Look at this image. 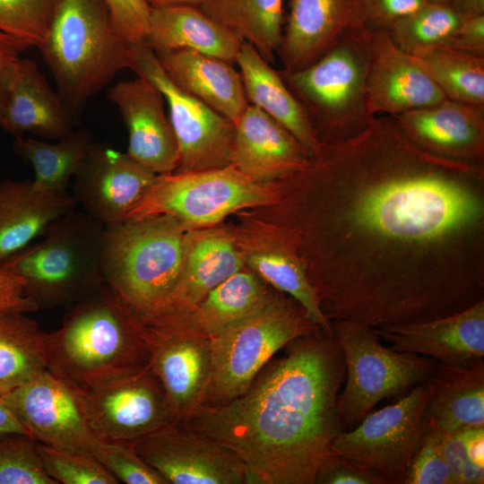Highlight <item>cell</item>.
Instances as JSON below:
<instances>
[{"mask_svg":"<svg viewBox=\"0 0 484 484\" xmlns=\"http://www.w3.org/2000/svg\"><path fill=\"white\" fill-rule=\"evenodd\" d=\"M1 396L39 443L96 455L102 442L89 428L73 391L48 369Z\"/></svg>","mask_w":484,"mask_h":484,"instance_id":"cell-16","label":"cell"},{"mask_svg":"<svg viewBox=\"0 0 484 484\" xmlns=\"http://www.w3.org/2000/svg\"><path fill=\"white\" fill-rule=\"evenodd\" d=\"M104 225L75 210L56 220L44 238L1 265L19 276L38 307L68 308L106 283L101 268Z\"/></svg>","mask_w":484,"mask_h":484,"instance_id":"cell-6","label":"cell"},{"mask_svg":"<svg viewBox=\"0 0 484 484\" xmlns=\"http://www.w3.org/2000/svg\"><path fill=\"white\" fill-rule=\"evenodd\" d=\"M331 326L345 364L346 382L338 399L344 430L357 426L382 400L402 397L426 383L436 367L434 359L383 345L368 324L334 320Z\"/></svg>","mask_w":484,"mask_h":484,"instance_id":"cell-9","label":"cell"},{"mask_svg":"<svg viewBox=\"0 0 484 484\" xmlns=\"http://www.w3.org/2000/svg\"><path fill=\"white\" fill-rule=\"evenodd\" d=\"M128 68L153 84L169 106L179 161L175 172L221 169L230 165L235 125L178 88L144 42L129 44Z\"/></svg>","mask_w":484,"mask_h":484,"instance_id":"cell-12","label":"cell"},{"mask_svg":"<svg viewBox=\"0 0 484 484\" xmlns=\"http://www.w3.org/2000/svg\"><path fill=\"white\" fill-rule=\"evenodd\" d=\"M276 183L272 222L328 321L381 328L484 300V164L432 154L381 115Z\"/></svg>","mask_w":484,"mask_h":484,"instance_id":"cell-1","label":"cell"},{"mask_svg":"<svg viewBox=\"0 0 484 484\" xmlns=\"http://www.w3.org/2000/svg\"><path fill=\"white\" fill-rule=\"evenodd\" d=\"M277 56L286 71L304 69L351 30L365 29L361 0H290Z\"/></svg>","mask_w":484,"mask_h":484,"instance_id":"cell-22","label":"cell"},{"mask_svg":"<svg viewBox=\"0 0 484 484\" xmlns=\"http://www.w3.org/2000/svg\"><path fill=\"white\" fill-rule=\"evenodd\" d=\"M118 33L128 43L143 42L151 7L146 0H104Z\"/></svg>","mask_w":484,"mask_h":484,"instance_id":"cell-43","label":"cell"},{"mask_svg":"<svg viewBox=\"0 0 484 484\" xmlns=\"http://www.w3.org/2000/svg\"><path fill=\"white\" fill-rule=\"evenodd\" d=\"M284 0H203L198 6L273 65L281 43Z\"/></svg>","mask_w":484,"mask_h":484,"instance_id":"cell-33","label":"cell"},{"mask_svg":"<svg viewBox=\"0 0 484 484\" xmlns=\"http://www.w3.org/2000/svg\"><path fill=\"white\" fill-rule=\"evenodd\" d=\"M169 78L182 91L235 123L247 102L234 65L187 49L155 53Z\"/></svg>","mask_w":484,"mask_h":484,"instance_id":"cell-27","label":"cell"},{"mask_svg":"<svg viewBox=\"0 0 484 484\" xmlns=\"http://www.w3.org/2000/svg\"><path fill=\"white\" fill-rule=\"evenodd\" d=\"M448 4L462 20L484 15V0H449Z\"/></svg>","mask_w":484,"mask_h":484,"instance_id":"cell-51","label":"cell"},{"mask_svg":"<svg viewBox=\"0 0 484 484\" xmlns=\"http://www.w3.org/2000/svg\"><path fill=\"white\" fill-rule=\"evenodd\" d=\"M8 433H21L30 436L28 430L0 395V435Z\"/></svg>","mask_w":484,"mask_h":484,"instance_id":"cell-50","label":"cell"},{"mask_svg":"<svg viewBox=\"0 0 484 484\" xmlns=\"http://www.w3.org/2000/svg\"><path fill=\"white\" fill-rule=\"evenodd\" d=\"M275 290L245 266L211 290L190 314L176 319L213 337L261 309Z\"/></svg>","mask_w":484,"mask_h":484,"instance_id":"cell-32","label":"cell"},{"mask_svg":"<svg viewBox=\"0 0 484 484\" xmlns=\"http://www.w3.org/2000/svg\"><path fill=\"white\" fill-rule=\"evenodd\" d=\"M0 308L24 313L39 310L24 294L23 281L0 264Z\"/></svg>","mask_w":484,"mask_h":484,"instance_id":"cell-47","label":"cell"},{"mask_svg":"<svg viewBox=\"0 0 484 484\" xmlns=\"http://www.w3.org/2000/svg\"><path fill=\"white\" fill-rule=\"evenodd\" d=\"M28 48L25 43L0 31V114L21 55Z\"/></svg>","mask_w":484,"mask_h":484,"instance_id":"cell-48","label":"cell"},{"mask_svg":"<svg viewBox=\"0 0 484 484\" xmlns=\"http://www.w3.org/2000/svg\"><path fill=\"white\" fill-rule=\"evenodd\" d=\"M132 445L168 484H246L244 464L233 452L180 423Z\"/></svg>","mask_w":484,"mask_h":484,"instance_id":"cell-15","label":"cell"},{"mask_svg":"<svg viewBox=\"0 0 484 484\" xmlns=\"http://www.w3.org/2000/svg\"><path fill=\"white\" fill-rule=\"evenodd\" d=\"M319 327L298 301L275 290L257 312L211 337L212 374L204 404L242 394L280 350Z\"/></svg>","mask_w":484,"mask_h":484,"instance_id":"cell-8","label":"cell"},{"mask_svg":"<svg viewBox=\"0 0 484 484\" xmlns=\"http://www.w3.org/2000/svg\"><path fill=\"white\" fill-rule=\"evenodd\" d=\"M92 143L91 133L81 127L55 143L15 137L13 150L33 168L36 190L61 196L68 194L66 188Z\"/></svg>","mask_w":484,"mask_h":484,"instance_id":"cell-34","label":"cell"},{"mask_svg":"<svg viewBox=\"0 0 484 484\" xmlns=\"http://www.w3.org/2000/svg\"><path fill=\"white\" fill-rule=\"evenodd\" d=\"M76 117L30 59L21 58L0 114V127L15 137L31 134L58 140L74 130Z\"/></svg>","mask_w":484,"mask_h":484,"instance_id":"cell-26","label":"cell"},{"mask_svg":"<svg viewBox=\"0 0 484 484\" xmlns=\"http://www.w3.org/2000/svg\"><path fill=\"white\" fill-rule=\"evenodd\" d=\"M95 457L119 482L168 484L156 470L140 457L132 444L102 442Z\"/></svg>","mask_w":484,"mask_h":484,"instance_id":"cell-41","label":"cell"},{"mask_svg":"<svg viewBox=\"0 0 484 484\" xmlns=\"http://www.w3.org/2000/svg\"><path fill=\"white\" fill-rule=\"evenodd\" d=\"M447 47L484 57V15L463 20Z\"/></svg>","mask_w":484,"mask_h":484,"instance_id":"cell-49","label":"cell"},{"mask_svg":"<svg viewBox=\"0 0 484 484\" xmlns=\"http://www.w3.org/2000/svg\"><path fill=\"white\" fill-rule=\"evenodd\" d=\"M442 448L453 484L484 483V471L475 467L467 454L463 428L454 432L443 431Z\"/></svg>","mask_w":484,"mask_h":484,"instance_id":"cell-44","label":"cell"},{"mask_svg":"<svg viewBox=\"0 0 484 484\" xmlns=\"http://www.w3.org/2000/svg\"><path fill=\"white\" fill-rule=\"evenodd\" d=\"M428 402L426 383L398 402L370 411L353 428L341 432L332 451L377 478L405 484L411 462L422 443Z\"/></svg>","mask_w":484,"mask_h":484,"instance_id":"cell-11","label":"cell"},{"mask_svg":"<svg viewBox=\"0 0 484 484\" xmlns=\"http://www.w3.org/2000/svg\"><path fill=\"white\" fill-rule=\"evenodd\" d=\"M0 484H57L47 472L39 442L21 433L0 435Z\"/></svg>","mask_w":484,"mask_h":484,"instance_id":"cell-39","label":"cell"},{"mask_svg":"<svg viewBox=\"0 0 484 484\" xmlns=\"http://www.w3.org/2000/svg\"><path fill=\"white\" fill-rule=\"evenodd\" d=\"M158 175L109 143H94L73 179V198L104 226L124 221Z\"/></svg>","mask_w":484,"mask_h":484,"instance_id":"cell-17","label":"cell"},{"mask_svg":"<svg viewBox=\"0 0 484 484\" xmlns=\"http://www.w3.org/2000/svg\"><path fill=\"white\" fill-rule=\"evenodd\" d=\"M230 165L255 183L269 185L300 169L307 149L282 125L248 104L234 123Z\"/></svg>","mask_w":484,"mask_h":484,"instance_id":"cell-25","label":"cell"},{"mask_svg":"<svg viewBox=\"0 0 484 484\" xmlns=\"http://www.w3.org/2000/svg\"><path fill=\"white\" fill-rule=\"evenodd\" d=\"M315 484L382 483L369 472L332 451L319 466Z\"/></svg>","mask_w":484,"mask_h":484,"instance_id":"cell-46","label":"cell"},{"mask_svg":"<svg viewBox=\"0 0 484 484\" xmlns=\"http://www.w3.org/2000/svg\"><path fill=\"white\" fill-rule=\"evenodd\" d=\"M371 47L367 104L372 116L396 117L446 99L414 57L399 48L388 32H372Z\"/></svg>","mask_w":484,"mask_h":484,"instance_id":"cell-23","label":"cell"},{"mask_svg":"<svg viewBox=\"0 0 484 484\" xmlns=\"http://www.w3.org/2000/svg\"><path fill=\"white\" fill-rule=\"evenodd\" d=\"M71 390L89 428L101 442L133 444L178 423L151 367L89 392Z\"/></svg>","mask_w":484,"mask_h":484,"instance_id":"cell-13","label":"cell"},{"mask_svg":"<svg viewBox=\"0 0 484 484\" xmlns=\"http://www.w3.org/2000/svg\"><path fill=\"white\" fill-rule=\"evenodd\" d=\"M345 379L341 349L322 327L285 347L239 396L203 404L182 422L233 452L246 484H315L344 431L338 399Z\"/></svg>","mask_w":484,"mask_h":484,"instance_id":"cell-2","label":"cell"},{"mask_svg":"<svg viewBox=\"0 0 484 484\" xmlns=\"http://www.w3.org/2000/svg\"><path fill=\"white\" fill-rule=\"evenodd\" d=\"M426 385L428 421L444 432L484 426V362L469 366L437 362Z\"/></svg>","mask_w":484,"mask_h":484,"instance_id":"cell-31","label":"cell"},{"mask_svg":"<svg viewBox=\"0 0 484 484\" xmlns=\"http://www.w3.org/2000/svg\"><path fill=\"white\" fill-rule=\"evenodd\" d=\"M155 53L187 49L235 64L243 41L198 6L151 8L143 41Z\"/></svg>","mask_w":484,"mask_h":484,"instance_id":"cell-29","label":"cell"},{"mask_svg":"<svg viewBox=\"0 0 484 484\" xmlns=\"http://www.w3.org/2000/svg\"><path fill=\"white\" fill-rule=\"evenodd\" d=\"M393 117L423 150L448 160L484 164V105L446 99Z\"/></svg>","mask_w":484,"mask_h":484,"instance_id":"cell-24","label":"cell"},{"mask_svg":"<svg viewBox=\"0 0 484 484\" xmlns=\"http://www.w3.org/2000/svg\"><path fill=\"white\" fill-rule=\"evenodd\" d=\"M447 99L484 105V57L441 47L412 56Z\"/></svg>","mask_w":484,"mask_h":484,"instance_id":"cell-36","label":"cell"},{"mask_svg":"<svg viewBox=\"0 0 484 484\" xmlns=\"http://www.w3.org/2000/svg\"><path fill=\"white\" fill-rule=\"evenodd\" d=\"M24 312L0 308V394L47 369L45 332Z\"/></svg>","mask_w":484,"mask_h":484,"instance_id":"cell-35","label":"cell"},{"mask_svg":"<svg viewBox=\"0 0 484 484\" xmlns=\"http://www.w3.org/2000/svg\"><path fill=\"white\" fill-rule=\"evenodd\" d=\"M107 98L117 108L126 126V153L156 175L175 172L179 150L160 91L137 77L113 85Z\"/></svg>","mask_w":484,"mask_h":484,"instance_id":"cell-20","label":"cell"},{"mask_svg":"<svg viewBox=\"0 0 484 484\" xmlns=\"http://www.w3.org/2000/svg\"><path fill=\"white\" fill-rule=\"evenodd\" d=\"M375 331L397 351L450 366L484 362V300L453 315Z\"/></svg>","mask_w":484,"mask_h":484,"instance_id":"cell-21","label":"cell"},{"mask_svg":"<svg viewBox=\"0 0 484 484\" xmlns=\"http://www.w3.org/2000/svg\"><path fill=\"white\" fill-rule=\"evenodd\" d=\"M141 324L150 347V367L178 423L182 422L205 402L212 374V339L181 319Z\"/></svg>","mask_w":484,"mask_h":484,"instance_id":"cell-14","label":"cell"},{"mask_svg":"<svg viewBox=\"0 0 484 484\" xmlns=\"http://www.w3.org/2000/svg\"><path fill=\"white\" fill-rule=\"evenodd\" d=\"M48 474L57 484H117L116 477L93 455L39 443Z\"/></svg>","mask_w":484,"mask_h":484,"instance_id":"cell-40","label":"cell"},{"mask_svg":"<svg viewBox=\"0 0 484 484\" xmlns=\"http://www.w3.org/2000/svg\"><path fill=\"white\" fill-rule=\"evenodd\" d=\"M60 0H0V31L39 48L46 39Z\"/></svg>","mask_w":484,"mask_h":484,"instance_id":"cell-38","label":"cell"},{"mask_svg":"<svg viewBox=\"0 0 484 484\" xmlns=\"http://www.w3.org/2000/svg\"><path fill=\"white\" fill-rule=\"evenodd\" d=\"M151 8H160L174 5L199 6L203 0H146Z\"/></svg>","mask_w":484,"mask_h":484,"instance_id":"cell-52","label":"cell"},{"mask_svg":"<svg viewBox=\"0 0 484 484\" xmlns=\"http://www.w3.org/2000/svg\"><path fill=\"white\" fill-rule=\"evenodd\" d=\"M128 48L104 0H60L38 48L77 118L90 98L128 68Z\"/></svg>","mask_w":484,"mask_h":484,"instance_id":"cell-4","label":"cell"},{"mask_svg":"<svg viewBox=\"0 0 484 484\" xmlns=\"http://www.w3.org/2000/svg\"><path fill=\"white\" fill-rule=\"evenodd\" d=\"M428 3H435V4H448L449 0H424Z\"/></svg>","mask_w":484,"mask_h":484,"instance_id":"cell-53","label":"cell"},{"mask_svg":"<svg viewBox=\"0 0 484 484\" xmlns=\"http://www.w3.org/2000/svg\"><path fill=\"white\" fill-rule=\"evenodd\" d=\"M231 229L245 266L298 301L315 324L332 331L292 235L271 221H251Z\"/></svg>","mask_w":484,"mask_h":484,"instance_id":"cell-19","label":"cell"},{"mask_svg":"<svg viewBox=\"0 0 484 484\" xmlns=\"http://www.w3.org/2000/svg\"><path fill=\"white\" fill-rule=\"evenodd\" d=\"M462 21L448 4L427 3L396 22L388 34L399 48L414 56L447 47Z\"/></svg>","mask_w":484,"mask_h":484,"instance_id":"cell-37","label":"cell"},{"mask_svg":"<svg viewBox=\"0 0 484 484\" xmlns=\"http://www.w3.org/2000/svg\"><path fill=\"white\" fill-rule=\"evenodd\" d=\"M442 438L443 430L427 420L422 443L411 462L405 484H453Z\"/></svg>","mask_w":484,"mask_h":484,"instance_id":"cell-42","label":"cell"},{"mask_svg":"<svg viewBox=\"0 0 484 484\" xmlns=\"http://www.w3.org/2000/svg\"><path fill=\"white\" fill-rule=\"evenodd\" d=\"M235 64L239 68L247 102L282 125L313 155L321 143L307 112L278 70L246 42L242 43Z\"/></svg>","mask_w":484,"mask_h":484,"instance_id":"cell-30","label":"cell"},{"mask_svg":"<svg viewBox=\"0 0 484 484\" xmlns=\"http://www.w3.org/2000/svg\"><path fill=\"white\" fill-rule=\"evenodd\" d=\"M276 183L254 182L232 165L221 169L158 175L125 220L173 216L190 229L220 224L239 211L277 203Z\"/></svg>","mask_w":484,"mask_h":484,"instance_id":"cell-10","label":"cell"},{"mask_svg":"<svg viewBox=\"0 0 484 484\" xmlns=\"http://www.w3.org/2000/svg\"><path fill=\"white\" fill-rule=\"evenodd\" d=\"M361 1L365 13V29L371 32H388L396 22L428 3L424 0Z\"/></svg>","mask_w":484,"mask_h":484,"instance_id":"cell-45","label":"cell"},{"mask_svg":"<svg viewBox=\"0 0 484 484\" xmlns=\"http://www.w3.org/2000/svg\"><path fill=\"white\" fill-rule=\"evenodd\" d=\"M76 205L72 195L39 192L30 179L0 181V264L44 236Z\"/></svg>","mask_w":484,"mask_h":484,"instance_id":"cell-28","label":"cell"},{"mask_svg":"<svg viewBox=\"0 0 484 484\" xmlns=\"http://www.w3.org/2000/svg\"><path fill=\"white\" fill-rule=\"evenodd\" d=\"M372 32L351 30L322 57L298 71L278 70L307 112L321 143L360 134L375 117L367 104Z\"/></svg>","mask_w":484,"mask_h":484,"instance_id":"cell-7","label":"cell"},{"mask_svg":"<svg viewBox=\"0 0 484 484\" xmlns=\"http://www.w3.org/2000/svg\"><path fill=\"white\" fill-rule=\"evenodd\" d=\"M245 267L231 228L220 224L191 229L178 278L163 302L149 315L137 318L149 324L180 318L230 275Z\"/></svg>","mask_w":484,"mask_h":484,"instance_id":"cell-18","label":"cell"},{"mask_svg":"<svg viewBox=\"0 0 484 484\" xmlns=\"http://www.w3.org/2000/svg\"><path fill=\"white\" fill-rule=\"evenodd\" d=\"M190 229L167 214L104 227L101 268L105 283L137 318L156 309L173 289Z\"/></svg>","mask_w":484,"mask_h":484,"instance_id":"cell-5","label":"cell"},{"mask_svg":"<svg viewBox=\"0 0 484 484\" xmlns=\"http://www.w3.org/2000/svg\"><path fill=\"white\" fill-rule=\"evenodd\" d=\"M47 369L68 387L89 392L150 367L143 325L105 284L67 308L45 334Z\"/></svg>","mask_w":484,"mask_h":484,"instance_id":"cell-3","label":"cell"}]
</instances>
